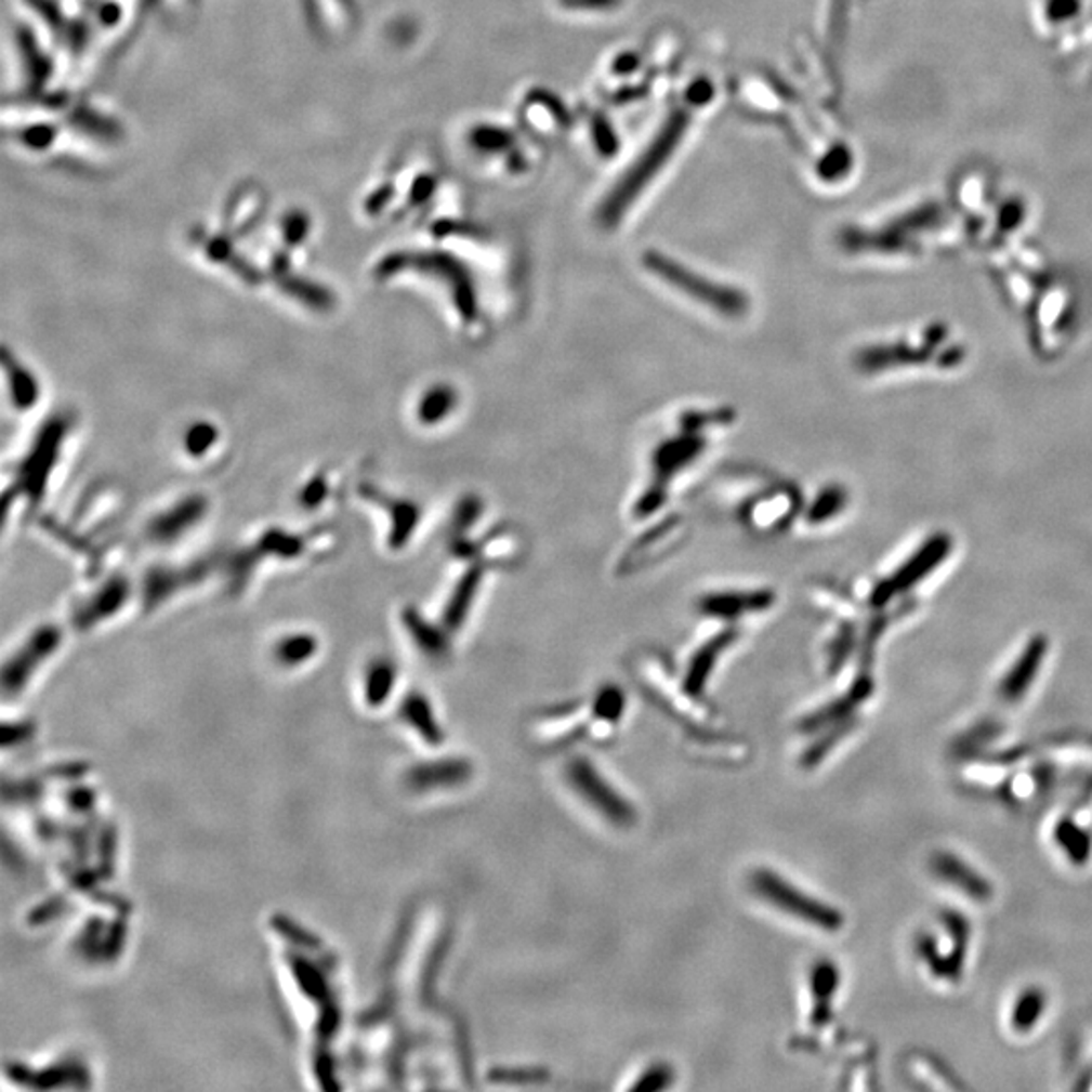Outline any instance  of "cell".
<instances>
[{
  "label": "cell",
  "instance_id": "cell-32",
  "mask_svg": "<svg viewBox=\"0 0 1092 1092\" xmlns=\"http://www.w3.org/2000/svg\"><path fill=\"white\" fill-rule=\"evenodd\" d=\"M735 419V411L733 409H719V411H688L684 416L680 417V425L684 431H696V433H702V431L708 430L710 425L712 427H723V425H728L731 421Z\"/></svg>",
  "mask_w": 1092,
  "mask_h": 1092
},
{
  "label": "cell",
  "instance_id": "cell-9",
  "mask_svg": "<svg viewBox=\"0 0 1092 1092\" xmlns=\"http://www.w3.org/2000/svg\"><path fill=\"white\" fill-rule=\"evenodd\" d=\"M771 589H747V591H723L708 593L698 600V611L702 616L723 621H737L740 617L763 614L775 603Z\"/></svg>",
  "mask_w": 1092,
  "mask_h": 1092
},
{
  "label": "cell",
  "instance_id": "cell-8",
  "mask_svg": "<svg viewBox=\"0 0 1092 1092\" xmlns=\"http://www.w3.org/2000/svg\"><path fill=\"white\" fill-rule=\"evenodd\" d=\"M798 510V496L791 488H773L759 494L740 510L742 524L756 535H773L785 528L791 514Z\"/></svg>",
  "mask_w": 1092,
  "mask_h": 1092
},
{
  "label": "cell",
  "instance_id": "cell-10",
  "mask_svg": "<svg viewBox=\"0 0 1092 1092\" xmlns=\"http://www.w3.org/2000/svg\"><path fill=\"white\" fill-rule=\"evenodd\" d=\"M737 640H739V631L728 628V630L716 633L714 637H710L707 644L698 647L688 662L686 674L682 677V690L693 698L702 696L705 688H707L708 677L714 672L721 656Z\"/></svg>",
  "mask_w": 1092,
  "mask_h": 1092
},
{
  "label": "cell",
  "instance_id": "cell-11",
  "mask_svg": "<svg viewBox=\"0 0 1092 1092\" xmlns=\"http://www.w3.org/2000/svg\"><path fill=\"white\" fill-rule=\"evenodd\" d=\"M931 868L938 878H943L961 893L968 894L973 900L985 903L994 894L989 880H985L979 872H975L965 861L949 852H937L931 858Z\"/></svg>",
  "mask_w": 1092,
  "mask_h": 1092
},
{
  "label": "cell",
  "instance_id": "cell-13",
  "mask_svg": "<svg viewBox=\"0 0 1092 1092\" xmlns=\"http://www.w3.org/2000/svg\"><path fill=\"white\" fill-rule=\"evenodd\" d=\"M205 508H207L205 500L195 496V498H186L181 504L158 514L148 526L150 539L160 542V544H167L176 537H183L188 528H193V524L199 523L200 516L205 514Z\"/></svg>",
  "mask_w": 1092,
  "mask_h": 1092
},
{
  "label": "cell",
  "instance_id": "cell-23",
  "mask_svg": "<svg viewBox=\"0 0 1092 1092\" xmlns=\"http://www.w3.org/2000/svg\"><path fill=\"white\" fill-rule=\"evenodd\" d=\"M940 921L947 926L949 935L953 938V951L947 955L945 977L951 979V982H957L959 975H961V970H963L965 955H968V945H970L971 937L970 923L957 910H945L943 917H940Z\"/></svg>",
  "mask_w": 1092,
  "mask_h": 1092
},
{
  "label": "cell",
  "instance_id": "cell-21",
  "mask_svg": "<svg viewBox=\"0 0 1092 1092\" xmlns=\"http://www.w3.org/2000/svg\"><path fill=\"white\" fill-rule=\"evenodd\" d=\"M403 626L407 628L409 635L413 637L417 647L423 654H427L430 658H444L447 652H449V642H447L444 630L437 628V626H433L425 617L419 616L416 609H407L403 614Z\"/></svg>",
  "mask_w": 1092,
  "mask_h": 1092
},
{
  "label": "cell",
  "instance_id": "cell-33",
  "mask_svg": "<svg viewBox=\"0 0 1092 1092\" xmlns=\"http://www.w3.org/2000/svg\"><path fill=\"white\" fill-rule=\"evenodd\" d=\"M674 1070L668 1064H654L649 1066L642 1077L637 1078L630 1087L633 1092H656L663 1091L674 1084Z\"/></svg>",
  "mask_w": 1092,
  "mask_h": 1092
},
{
  "label": "cell",
  "instance_id": "cell-36",
  "mask_svg": "<svg viewBox=\"0 0 1092 1092\" xmlns=\"http://www.w3.org/2000/svg\"><path fill=\"white\" fill-rule=\"evenodd\" d=\"M274 926L277 929V933L288 940H292L293 945H300V947H308V949H316V938L310 935L308 931H304L302 926L290 921V919H284V917H276L274 919Z\"/></svg>",
  "mask_w": 1092,
  "mask_h": 1092
},
{
  "label": "cell",
  "instance_id": "cell-17",
  "mask_svg": "<svg viewBox=\"0 0 1092 1092\" xmlns=\"http://www.w3.org/2000/svg\"><path fill=\"white\" fill-rule=\"evenodd\" d=\"M484 569L482 565H472L463 573L462 579L453 589L451 597L447 601L446 611H444V628L447 631L462 630L465 617L470 614L474 601H476L477 589L482 586Z\"/></svg>",
  "mask_w": 1092,
  "mask_h": 1092
},
{
  "label": "cell",
  "instance_id": "cell-4",
  "mask_svg": "<svg viewBox=\"0 0 1092 1092\" xmlns=\"http://www.w3.org/2000/svg\"><path fill=\"white\" fill-rule=\"evenodd\" d=\"M684 126H686L684 116H674L670 122L666 123L662 134L654 140L649 153H646V156L635 165V169L631 170L630 174L621 181L619 188L614 190V195L605 202V207H603L605 223L614 225L619 221V215L630 207V200L640 195V190L644 188L647 181L658 172V169L668 160L670 153L676 148L677 140L684 132Z\"/></svg>",
  "mask_w": 1092,
  "mask_h": 1092
},
{
  "label": "cell",
  "instance_id": "cell-15",
  "mask_svg": "<svg viewBox=\"0 0 1092 1092\" xmlns=\"http://www.w3.org/2000/svg\"><path fill=\"white\" fill-rule=\"evenodd\" d=\"M870 694H872V684L868 680H858L844 698H836L830 705H826V707L816 710L814 714L805 716L801 721V731L814 733V731H821V728H830L833 724L844 723Z\"/></svg>",
  "mask_w": 1092,
  "mask_h": 1092
},
{
  "label": "cell",
  "instance_id": "cell-16",
  "mask_svg": "<svg viewBox=\"0 0 1092 1092\" xmlns=\"http://www.w3.org/2000/svg\"><path fill=\"white\" fill-rule=\"evenodd\" d=\"M1044 654H1047L1044 637H1036L1030 646L1026 647V652L1015 662L1014 668L1010 670V674L1001 682V698L1014 702V700L1022 698L1026 694V690L1030 688L1031 680L1036 677L1038 670H1040V663L1044 660Z\"/></svg>",
  "mask_w": 1092,
  "mask_h": 1092
},
{
  "label": "cell",
  "instance_id": "cell-14",
  "mask_svg": "<svg viewBox=\"0 0 1092 1092\" xmlns=\"http://www.w3.org/2000/svg\"><path fill=\"white\" fill-rule=\"evenodd\" d=\"M128 600V586L123 579H111L102 587L93 597L83 603L76 611V628L78 630H90L97 626L102 619L116 616L122 609L123 601Z\"/></svg>",
  "mask_w": 1092,
  "mask_h": 1092
},
{
  "label": "cell",
  "instance_id": "cell-12",
  "mask_svg": "<svg viewBox=\"0 0 1092 1092\" xmlns=\"http://www.w3.org/2000/svg\"><path fill=\"white\" fill-rule=\"evenodd\" d=\"M472 775V765L463 759H442L417 765L409 771L407 784L417 791H431L442 787H456L465 784Z\"/></svg>",
  "mask_w": 1092,
  "mask_h": 1092
},
{
  "label": "cell",
  "instance_id": "cell-31",
  "mask_svg": "<svg viewBox=\"0 0 1092 1092\" xmlns=\"http://www.w3.org/2000/svg\"><path fill=\"white\" fill-rule=\"evenodd\" d=\"M852 726H854V721H852V719H847L844 723L833 724V726H830L828 735H824L821 739H817L816 742H814V745L805 751V754H803V759H801L803 767H814V765H817V763H819L826 754L830 753L831 749H833L840 740L846 737L847 731H850Z\"/></svg>",
  "mask_w": 1092,
  "mask_h": 1092
},
{
  "label": "cell",
  "instance_id": "cell-28",
  "mask_svg": "<svg viewBox=\"0 0 1092 1092\" xmlns=\"http://www.w3.org/2000/svg\"><path fill=\"white\" fill-rule=\"evenodd\" d=\"M397 670L393 662L377 660L369 666L365 676V696L369 707H381L393 693Z\"/></svg>",
  "mask_w": 1092,
  "mask_h": 1092
},
{
  "label": "cell",
  "instance_id": "cell-30",
  "mask_svg": "<svg viewBox=\"0 0 1092 1092\" xmlns=\"http://www.w3.org/2000/svg\"><path fill=\"white\" fill-rule=\"evenodd\" d=\"M316 637L310 635V633H293V635H288L284 637L276 647L277 660L286 666H298V663L306 662L314 652H316Z\"/></svg>",
  "mask_w": 1092,
  "mask_h": 1092
},
{
  "label": "cell",
  "instance_id": "cell-26",
  "mask_svg": "<svg viewBox=\"0 0 1092 1092\" xmlns=\"http://www.w3.org/2000/svg\"><path fill=\"white\" fill-rule=\"evenodd\" d=\"M1044 1010H1047V994L1038 987L1026 989L1015 1001L1012 1028L1017 1034H1028L1040 1022Z\"/></svg>",
  "mask_w": 1092,
  "mask_h": 1092
},
{
  "label": "cell",
  "instance_id": "cell-39",
  "mask_svg": "<svg viewBox=\"0 0 1092 1092\" xmlns=\"http://www.w3.org/2000/svg\"><path fill=\"white\" fill-rule=\"evenodd\" d=\"M492 1080H502V1082H539V1080H544V1077H539L537 1070H498V1073H492Z\"/></svg>",
  "mask_w": 1092,
  "mask_h": 1092
},
{
  "label": "cell",
  "instance_id": "cell-29",
  "mask_svg": "<svg viewBox=\"0 0 1092 1092\" xmlns=\"http://www.w3.org/2000/svg\"><path fill=\"white\" fill-rule=\"evenodd\" d=\"M626 705H628L626 693L619 686L607 684L600 688L593 698V714L601 723L617 724L626 712Z\"/></svg>",
  "mask_w": 1092,
  "mask_h": 1092
},
{
  "label": "cell",
  "instance_id": "cell-22",
  "mask_svg": "<svg viewBox=\"0 0 1092 1092\" xmlns=\"http://www.w3.org/2000/svg\"><path fill=\"white\" fill-rule=\"evenodd\" d=\"M458 407V391L449 385H435L423 393L417 403V419L423 425H437L446 421Z\"/></svg>",
  "mask_w": 1092,
  "mask_h": 1092
},
{
  "label": "cell",
  "instance_id": "cell-34",
  "mask_svg": "<svg viewBox=\"0 0 1092 1092\" xmlns=\"http://www.w3.org/2000/svg\"><path fill=\"white\" fill-rule=\"evenodd\" d=\"M842 504H844V492L830 488V490H826V492L817 496L816 502L812 504L810 512H807V518L814 524L830 521L833 514L840 512Z\"/></svg>",
  "mask_w": 1092,
  "mask_h": 1092
},
{
  "label": "cell",
  "instance_id": "cell-37",
  "mask_svg": "<svg viewBox=\"0 0 1092 1092\" xmlns=\"http://www.w3.org/2000/svg\"><path fill=\"white\" fill-rule=\"evenodd\" d=\"M917 951L926 961V965L931 968V971L938 975V977H945V957L938 953L937 940L931 937V935H921L919 940H917Z\"/></svg>",
  "mask_w": 1092,
  "mask_h": 1092
},
{
  "label": "cell",
  "instance_id": "cell-2",
  "mask_svg": "<svg viewBox=\"0 0 1092 1092\" xmlns=\"http://www.w3.org/2000/svg\"><path fill=\"white\" fill-rule=\"evenodd\" d=\"M751 889L759 898L769 903L771 907L798 921L814 924L817 929L833 933L844 924V917L840 910L826 903H819L814 896L803 893L798 886L789 884L784 877L775 874L767 868L754 870L751 874Z\"/></svg>",
  "mask_w": 1092,
  "mask_h": 1092
},
{
  "label": "cell",
  "instance_id": "cell-6",
  "mask_svg": "<svg viewBox=\"0 0 1092 1092\" xmlns=\"http://www.w3.org/2000/svg\"><path fill=\"white\" fill-rule=\"evenodd\" d=\"M60 642H62V633L55 628H41V630L35 631L29 637V642L21 647L4 666V674H2L4 696H16V694L23 693L32 672L57 649Z\"/></svg>",
  "mask_w": 1092,
  "mask_h": 1092
},
{
  "label": "cell",
  "instance_id": "cell-38",
  "mask_svg": "<svg viewBox=\"0 0 1092 1092\" xmlns=\"http://www.w3.org/2000/svg\"><path fill=\"white\" fill-rule=\"evenodd\" d=\"M32 733H35V726L31 723L4 724L2 745H4V749H9L23 740L31 739Z\"/></svg>",
  "mask_w": 1092,
  "mask_h": 1092
},
{
  "label": "cell",
  "instance_id": "cell-24",
  "mask_svg": "<svg viewBox=\"0 0 1092 1092\" xmlns=\"http://www.w3.org/2000/svg\"><path fill=\"white\" fill-rule=\"evenodd\" d=\"M374 500L389 508L386 512L391 514V524H393V530L389 537L391 547H395V549L405 547L407 540L411 539V535L416 532L417 523H419V508L409 500H393V498H381V496H374Z\"/></svg>",
  "mask_w": 1092,
  "mask_h": 1092
},
{
  "label": "cell",
  "instance_id": "cell-35",
  "mask_svg": "<svg viewBox=\"0 0 1092 1092\" xmlns=\"http://www.w3.org/2000/svg\"><path fill=\"white\" fill-rule=\"evenodd\" d=\"M215 439V425H211V423H197V425H193V427L188 430V433H186V451H188L190 456H197V458H200V456H205V453L213 447Z\"/></svg>",
  "mask_w": 1092,
  "mask_h": 1092
},
{
  "label": "cell",
  "instance_id": "cell-25",
  "mask_svg": "<svg viewBox=\"0 0 1092 1092\" xmlns=\"http://www.w3.org/2000/svg\"><path fill=\"white\" fill-rule=\"evenodd\" d=\"M4 369L9 374V386H11L15 407L18 409L32 407L39 399V385H37L35 374L27 367H23V363L15 360L9 348L4 351Z\"/></svg>",
  "mask_w": 1092,
  "mask_h": 1092
},
{
  "label": "cell",
  "instance_id": "cell-40",
  "mask_svg": "<svg viewBox=\"0 0 1092 1092\" xmlns=\"http://www.w3.org/2000/svg\"><path fill=\"white\" fill-rule=\"evenodd\" d=\"M62 908H63L62 900H51V903H47L45 907L39 910V915H37V917H31V921L35 924H41L45 923V921H51L53 917H57L55 912H60Z\"/></svg>",
  "mask_w": 1092,
  "mask_h": 1092
},
{
  "label": "cell",
  "instance_id": "cell-3",
  "mask_svg": "<svg viewBox=\"0 0 1092 1092\" xmlns=\"http://www.w3.org/2000/svg\"><path fill=\"white\" fill-rule=\"evenodd\" d=\"M570 787L577 791L587 805L605 817L617 828H630L635 824V810L611 784L601 775L597 767L587 756L570 759L565 767Z\"/></svg>",
  "mask_w": 1092,
  "mask_h": 1092
},
{
  "label": "cell",
  "instance_id": "cell-7",
  "mask_svg": "<svg viewBox=\"0 0 1092 1092\" xmlns=\"http://www.w3.org/2000/svg\"><path fill=\"white\" fill-rule=\"evenodd\" d=\"M707 449V439L702 433L684 431L676 437H670L654 449L652 453V477L660 486H670V482L690 468Z\"/></svg>",
  "mask_w": 1092,
  "mask_h": 1092
},
{
  "label": "cell",
  "instance_id": "cell-20",
  "mask_svg": "<svg viewBox=\"0 0 1092 1092\" xmlns=\"http://www.w3.org/2000/svg\"><path fill=\"white\" fill-rule=\"evenodd\" d=\"M680 530H682V521H676V518H670L668 523L660 524L658 528L649 530L635 540V544L626 554L623 563L630 567H644L658 549L666 551L668 547H672L676 542Z\"/></svg>",
  "mask_w": 1092,
  "mask_h": 1092
},
{
  "label": "cell",
  "instance_id": "cell-5",
  "mask_svg": "<svg viewBox=\"0 0 1092 1092\" xmlns=\"http://www.w3.org/2000/svg\"><path fill=\"white\" fill-rule=\"evenodd\" d=\"M65 433H67V423H63L60 419H53L41 427V433L37 435L31 451L16 468V496H25L31 502H39L43 498L47 477L51 476L55 463L60 460V449H62Z\"/></svg>",
  "mask_w": 1092,
  "mask_h": 1092
},
{
  "label": "cell",
  "instance_id": "cell-18",
  "mask_svg": "<svg viewBox=\"0 0 1092 1092\" xmlns=\"http://www.w3.org/2000/svg\"><path fill=\"white\" fill-rule=\"evenodd\" d=\"M840 987V971L831 961H819L812 970V994H814V1026H826L831 1019V1000Z\"/></svg>",
  "mask_w": 1092,
  "mask_h": 1092
},
{
  "label": "cell",
  "instance_id": "cell-27",
  "mask_svg": "<svg viewBox=\"0 0 1092 1092\" xmlns=\"http://www.w3.org/2000/svg\"><path fill=\"white\" fill-rule=\"evenodd\" d=\"M1054 838L1066 856L1075 864H1087L1091 858L1092 840L1089 831L1082 830L1073 819H1062L1056 826Z\"/></svg>",
  "mask_w": 1092,
  "mask_h": 1092
},
{
  "label": "cell",
  "instance_id": "cell-1",
  "mask_svg": "<svg viewBox=\"0 0 1092 1092\" xmlns=\"http://www.w3.org/2000/svg\"><path fill=\"white\" fill-rule=\"evenodd\" d=\"M644 263H646V269L663 281H668V286H672L677 292L693 298L694 302L702 304L705 308L714 310L724 318H740L749 310V298L737 288L723 286L719 281L700 276V274H694L693 269H688L686 265L674 262L662 253L649 251L644 258Z\"/></svg>",
  "mask_w": 1092,
  "mask_h": 1092
},
{
  "label": "cell",
  "instance_id": "cell-19",
  "mask_svg": "<svg viewBox=\"0 0 1092 1092\" xmlns=\"http://www.w3.org/2000/svg\"><path fill=\"white\" fill-rule=\"evenodd\" d=\"M400 716L405 723L416 728L417 733L421 735V739L425 740L427 745L437 747L446 740L444 731L433 714L430 700L423 694H409L400 705Z\"/></svg>",
  "mask_w": 1092,
  "mask_h": 1092
}]
</instances>
